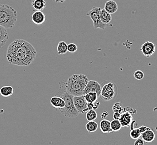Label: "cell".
<instances>
[{"label": "cell", "instance_id": "603a6c76", "mask_svg": "<svg viewBox=\"0 0 157 145\" xmlns=\"http://www.w3.org/2000/svg\"><path fill=\"white\" fill-rule=\"evenodd\" d=\"M110 126L113 132H118L122 127L121 122L118 120H114L110 122Z\"/></svg>", "mask_w": 157, "mask_h": 145}, {"label": "cell", "instance_id": "277c9868", "mask_svg": "<svg viewBox=\"0 0 157 145\" xmlns=\"http://www.w3.org/2000/svg\"><path fill=\"white\" fill-rule=\"evenodd\" d=\"M63 92L61 93L60 96L63 98L65 106L63 108L58 109L63 115L70 118H74L77 117L80 113L76 110L74 103V96L69 93L65 89L64 91L61 89Z\"/></svg>", "mask_w": 157, "mask_h": 145}, {"label": "cell", "instance_id": "44dd1931", "mask_svg": "<svg viewBox=\"0 0 157 145\" xmlns=\"http://www.w3.org/2000/svg\"><path fill=\"white\" fill-rule=\"evenodd\" d=\"M57 52L59 55L65 54L68 52L67 43L63 41H61L59 42L57 47Z\"/></svg>", "mask_w": 157, "mask_h": 145}, {"label": "cell", "instance_id": "52a82bcc", "mask_svg": "<svg viewBox=\"0 0 157 145\" xmlns=\"http://www.w3.org/2000/svg\"><path fill=\"white\" fill-rule=\"evenodd\" d=\"M74 103L76 110L80 113L86 114L89 111L88 102L85 98L84 95L74 96Z\"/></svg>", "mask_w": 157, "mask_h": 145}, {"label": "cell", "instance_id": "ac0fdd59", "mask_svg": "<svg viewBox=\"0 0 157 145\" xmlns=\"http://www.w3.org/2000/svg\"><path fill=\"white\" fill-rule=\"evenodd\" d=\"M13 93V88L10 85L3 86L0 89V94L3 97H11Z\"/></svg>", "mask_w": 157, "mask_h": 145}, {"label": "cell", "instance_id": "f1b7e54d", "mask_svg": "<svg viewBox=\"0 0 157 145\" xmlns=\"http://www.w3.org/2000/svg\"><path fill=\"white\" fill-rule=\"evenodd\" d=\"M100 102L98 101H96L94 103H88V108L89 110L90 109H97L99 107Z\"/></svg>", "mask_w": 157, "mask_h": 145}, {"label": "cell", "instance_id": "7c38bea8", "mask_svg": "<svg viewBox=\"0 0 157 145\" xmlns=\"http://www.w3.org/2000/svg\"><path fill=\"white\" fill-rule=\"evenodd\" d=\"M50 103L52 106L57 110L63 108L65 106V102L63 98L60 96H54L50 100Z\"/></svg>", "mask_w": 157, "mask_h": 145}, {"label": "cell", "instance_id": "2e32d148", "mask_svg": "<svg viewBox=\"0 0 157 145\" xmlns=\"http://www.w3.org/2000/svg\"><path fill=\"white\" fill-rule=\"evenodd\" d=\"M9 38V36L6 28L0 26V48L6 44Z\"/></svg>", "mask_w": 157, "mask_h": 145}, {"label": "cell", "instance_id": "9c48e42d", "mask_svg": "<svg viewBox=\"0 0 157 145\" xmlns=\"http://www.w3.org/2000/svg\"><path fill=\"white\" fill-rule=\"evenodd\" d=\"M156 47L154 43L151 41L144 42L140 50L145 57H149L154 54L155 52Z\"/></svg>", "mask_w": 157, "mask_h": 145}, {"label": "cell", "instance_id": "4316f807", "mask_svg": "<svg viewBox=\"0 0 157 145\" xmlns=\"http://www.w3.org/2000/svg\"><path fill=\"white\" fill-rule=\"evenodd\" d=\"M134 78L136 80H142L144 77V74L140 70H137L133 74Z\"/></svg>", "mask_w": 157, "mask_h": 145}, {"label": "cell", "instance_id": "4fadbf2b", "mask_svg": "<svg viewBox=\"0 0 157 145\" xmlns=\"http://www.w3.org/2000/svg\"><path fill=\"white\" fill-rule=\"evenodd\" d=\"M141 138L147 143H151L154 141L155 138V135L151 128L148 127L145 132L141 134Z\"/></svg>", "mask_w": 157, "mask_h": 145}, {"label": "cell", "instance_id": "ffe728a7", "mask_svg": "<svg viewBox=\"0 0 157 145\" xmlns=\"http://www.w3.org/2000/svg\"><path fill=\"white\" fill-rule=\"evenodd\" d=\"M84 97L88 103H94L98 100L99 98L96 92H89L84 94Z\"/></svg>", "mask_w": 157, "mask_h": 145}, {"label": "cell", "instance_id": "1f68e13d", "mask_svg": "<svg viewBox=\"0 0 157 145\" xmlns=\"http://www.w3.org/2000/svg\"><path fill=\"white\" fill-rule=\"evenodd\" d=\"M109 115V113H108V112H107V111H104L103 113H101V115H100V116H101V118H103V119H104V118H106L107 117V116Z\"/></svg>", "mask_w": 157, "mask_h": 145}, {"label": "cell", "instance_id": "ba28073f", "mask_svg": "<svg viewBox=\"0 0 157 145\" xmlns=\"http://www.w3.org/2000/svg\"><path fill=\"white\" fill-rule=\"evenodd\" d=\"M101 85L97 81L94 80H89L88 84L85 88L84 95L85 94L88 93L89 92H96L99 97L100 92H101Z\"/></svg>", "mask_w": 157, "mask_h": 145}, {"label": "cell", "instance_id": "8992f818", "mask_svg": "<svg viewBox=\"0 0 157 145\" xmlns=\"http://www.w3.org/2000/svg\"><path fill=\"white\" fill-rule=\"evenodd\" d=\"M101 8L99 7H94L90 11L86 13V15L89 16L93 22V26L95 29H100L104 30L105 29L106 25L103 24L101 21L100 12Z\"/></svg>", "mask_w": 157, "mask_h": 145}, {"label": "cell", "instance_id": "6da1fadb", "mask_svg": "<svg viewBox=\"0 0 157 145\" xmlns=\"http://www.w3.org/2000/svg\"><path fill=\"white\" fill-rule=\"evenodd\" d=\"M36 49L30 42L23 39H17L8 46L6 59L9 63L21 67L29 66L36 57Z\"/></svg>", "mask_w": 157, "mask_h": 145}, {"label": "cell", "instance_id": "7a4b0ae2", "mask_svg": "<svg viewBox=\"0 0 157 145\" xmlns=\"http://www.w3.org/2000/svg\"><path fill=\"white\" fill-rule=\"evenodd\" d=\"M89 82V79L82 74H75L69 77L63 83L65 89L74 96L84 95L85 88Z\"/></svg>", "mask_w": 157, "mask_h": 145}, {"label": "cell", "instance_id": "f546056e", "mask_svg": "<svg viewBox=\"0 0 157 145\" xmlns=\"http://www.w3.org/2000/svg\"><path fill=\"white\" fill-rule=\"evenodd\" d=\"M144 141L142 138H138L136 139V141L134 142V144L135 145H143L144 144Z\"/></svg>", "mask_w": 157, "mask_h": 145}, {"label": "cell", "instance_id": "cb8c5ba5", "mask_svg": "<svg viewBox=\"0 0 157 145\" xmlns=\"http://www.w3.org/2000/svg\"><path fill=\"white\" fill-rule=\"evenodd\" d=\"M98 117L97 113L94 109H90L86 113V118L88 121L95 120Z\"/></svg>", "mask_w": 157, "mask_h": 145}, {"label": "cell", "instance_id": "30bf717a", "mask_svg": "<svg viewBox=\"0 0 157 145\" xmlns=\"http://www.w3.org/2000/svg\"><path fill=\"white\" fill-rule=\"evenodd\" d=\"M122 127H129L133 122V115L128 111H124L123 113H121V118L119 119Z\"/></svg>", "mask_w": 157, "mask_h": 145}, {"label": "cell", "instance_id": "3957f363", "mask_svg": "<svg viewBox=\"0 0 157 145\" xmlns=\"http://www.w3.org/2000/svg\"><path fill=\"white\" fill-rule=\"evenodd\" d=\"M17 20L16 10L7 5L0 4V26L6 29L14 27Z\"/></svg>", "mask_w": 157, "mask_h": 145}, {"label": "cell", "instance_id": "d4e9b609", "mask_svg": "<svg viewBox=\"0 0 157 145\" xmlns=\"http://www.w3.org/2000/svg\"><path fill=\"white\" fill-rule=\"evenodd\" d=\"M141 134L142 133L140 132L139 128H133L130 131V137L132 139H136L140 138Z\"/></svg>", "mask_w": 157, "mask_h": 145}, {"label": "cell", "instance_id": "484cf974", "mask_svg": "<svg viewBox=\"0 0 157 145\" xmlns=\"http://www.w3.org/2000/svg\"><path fill=\"white\" fill-rule=\"evenodd\" d=\"M124 108L121 102H117L114 103L113 106V111L114 112H118L123 113L124 112Z\"/></svg>", "mask_w": 157, "mask_h": 145}, {"label": "cell", "instance_id": "836d02e7", "mask_svg": "<svg viewBox=\"0 0 157 145\" xmlns=\"http://www.w3.org/2000/svg\"><path fill=\"white\" fill-rule=\"evenodd\" d=\"M52 1L57 3H63L66 0H52Z\"/></svg>", "mask_w": 157, "mask_h": 145}, {"label": "cell", "instance_id": "4dcf8cb0", "mask_svg": "<svg viewBox=\"0 0 157 145\" xmlns=\"http://www.w3.org/2000/svg\"><path fill=\"white\" fill-rule=\"evenodd\" d=\"M121 113H118V112H114V113H113V118H114V120H119V119L121 118Z\"/></svg>", "mask_w": 157, "mask_h": 145}, {"label": "cell", "instance_id": "9a60e30c", "mask_svg": "<svg viewBox=\"0 0 157 145\" xmlns=\"http://www.w3.org/2000/svg\"><path fill=\"white\" fill-rule=\"evenodd\" d=\"M110 122L109 120H107L105 119H103L102 121L100 122V129L101 131L104 133H112L113 132Z\"/></svg>", "mask_w": 157, "mask_h": 145}, {"label": "cell", "instance_id": "5b68a950", "mask_svg": "<svg viewBox=\"0 0 157 145\" xmlns=\"http://www.w3.org/2000/svg\"><path fill=\"white\" fill-rule=\"evenodd\" d=\"M118 94V88L114 83L104 82L101 85L100 97L104 101L109 102L115 98Z\"/></svg>", "mask_w": 157, "mask_h": 145}, {"label": "cell", "instance_id": "7402d4cb", "mask_svg": "<svg viewBox=\"0 0 157 145\" xmlns=\"http://www.w3.org/2000/svg\"><path fill=\"white\" fill-rule=\"evenodd\" d=\"M86 129L89 133L95 132L98 128V124L94 121H89L85 126Z\"/></svg>", "mask_w": 157, "mask_h": 145}, {"label": "cell", "instance_id": "e0dca14e", "mask_svg": "<svg viewBox=\"0 0 157 145\" xmlns=\"http://www.w3.org/2000/svg\"><path fill=\"white\" fill-rule=\"evenodd\" d=\"M101 21L104 24L107 25L112 21V16L109 12H107L104 9H101L100 12Z\"/></svg>", "mask_w": 157, "mask_h": 145}, {"label": "cell", "instance_id": "d6a6232c", "mask_svg": "<svg viewBox=\"0 0 157 145\" xmlns=\"http://www.w3.org/2000/svg\"><path fill=\"white\" fill-rule=\"evenodd\" d=\"M147 128L148 127L145 126H142L141 127H139V130L140 131V132H141V133H143L144 132H145V131L147 129Z\"/></svg>", "mask_w": 157, "mask_h": 145}, {"label": "cell", "instance_id": "d6986e66", "mask_svg": "<svg viewBox=\"0 0 157 145\" xmlns=\"http://www.w3.org/2000/svg\"><path fill=\"white\" fill-rule=\"evenodd\" d=\"M31 4L34 9L37 11H42L46 7L45 0H33L32 1Z\"/></svg>", "mask_w": 157, "mask_h": 145}, {"label": "cell", "instance_id": "83f0119b", "mask_svg": "<svg viewBox=\"0 0 157 145\" xmlns=\"http://www.w3.org/2000/svg\"><path fill=\"white\" fill-rule=\"evenodd\" d=\"M77 50H78V46L76 45L75 44L71 42V43H70L69 45H67V51L70 53H75Z\"/></svg>", "mask_w": 157, "mask_h": 145}, {"label": "cell", "instance_id": "8fae6325", "mask_svg": "<svg viewBox=\"0 0 157 145\" xmlns=\"http://www.w3.org/2000/svg\"><path fill=\"white\" fill-rule=\"evenodd\" d=\"M33 23L36 25H41L46 20L45 15L42 11H37L33 13L31 16Z\"/></svg>", "mask_w": 157, "mask_h": 145}, {"label": "cell", "instance_id": "5bb4252c", "mask_svg": "<svg viewBox=\"0 0 157 145\" xmlns=\"http://www.w3.org/2000/svg\"><path fill=\"white\" fill-rule=\"evenodd\" d=\"M118 5L115 1L109 0L106 2L104 6V9L110 14H114L118 10Z\"/></svg>", "mask_w": 157, "mask_h": 145}]
</instances>
